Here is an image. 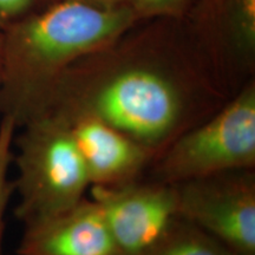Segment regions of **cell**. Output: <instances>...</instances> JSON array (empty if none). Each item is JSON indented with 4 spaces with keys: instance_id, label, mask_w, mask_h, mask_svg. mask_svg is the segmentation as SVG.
Wrapping results in <instances>:
<instances>
[{
    "instance_id": "cell-15",
    "label": "cell",
    "mask_w": 255,
    "mask_h": 255,
    "mask_svg": "<svg viewBox=\"0 0 255 255\" xmlns=\"http://www.w3.org/2000/svg\"><path fill=\"white\" fill-rule=\"evenodd\" d=\"M2 47H4V27L0 25V89L2 79Z\"/></svg>"
},
{
    "instance_id": "cell-4",
    "label": "cell",
    "mask_w": 255,
    "mask_h": 255,
    "mask_svg": "<svg viewBox=\"0 0 255 255\" xmlns=\"http://www.w3.org/2000/svg\"><path fill=\"white\" fill-rule=\"evenodd\" d=\"M239 169H255V79L171 142L144 177L176 184Z\"/></svg>"
},
{
    "instance_id": "cell-9",
    "label": "cell",
    "mask_w": 255,
    "mask_h": 255,
    "mask_svg": "<svg viewBox=\"0 0 255 255\" xmlns=\"http://www.w3.org/2000/svg\"><path fill=\"white\" fill-rule=\"evenodd\" d=\"M64 121L82 156L91 186H121L145 176L155 156L131 137L91 116Z\"/></svg>"
},
{
    "instance_id": "cell-3",
    "label": "cell",
    "mask_w": 255,
    "mask_h": 255,
    "mask_svg": "<svg viewBox=\"0 0 255 255\" xmlns=\"http://www.w3.org/2000/svg\"><path fill=\"white\" fill-rule=\"evenodd\" d=\"M12 163L18 202L14 214L23 225L50 218L87 197V168L68 123L41 113L17 129Z\"/></svg>"
},
{
    "instance_id": "cell-16",
    "label": "cell",
    "mask_w": 255,
    "mask_h": 255,
    "mask_svg": "<svg viewBox=\"0 0 255 255\" xmlns=\"http://www.w3.org/2000/svg\"><path fill=\"white\" fill-rule=\"evenodd\" d=\"M49 1H50V2H53V1H56V0H49Z\"/></svg>"
},
{
    "instance_id": "cell-2",
    "label": "cell",
    "mask_w": 255,
    "mask_h": 255,
    "mask_svg": "<svg viewBox=\"0 0 255 255\" xmlns=\"http://www.w3.org/2000/svg\"><path fill=\"white\" fill-rule=\"evenodd\" d=\"M138 21L131 6L56 0L6 25L0 117L12 120L19 129L41 113L70 66L110 45Z\"/></svg>"
},
{
    "instance_id": "cell-5",
    "label": "cell",
    "mask_w": 255,
    "mask_h": 255,
    "mask_svg": "<svg viewBox=\"0 0 255 255\" xmlns=\"http://www.w3.org/2000/svg\"><path fill=\"white\" fill-rule=\"evenodd\" d=\"M178 216L235 255H255V169H239L173 184Z\"/></svg>"
},
{
    "instance_id": "cell-10",
    "label": "cell",
    "mask_w": 255,
    "mask_h": 255,
    "mask_svg": "<svg viewBox=\"0 0 255 255\" xmlns=\"http://www.w3.org/2000/svg\"><path fill=\"white\" fill-rule=\"evenodd\" d=\"M139 255H235L202 229L178 218L154 246Z\"/></svg>"
},
{
    "instance_id": "cell-14",
    "label": "cell",
    "mask_w": 255,
    "mask_h": 255,
    "mask_svg": "<svg viewBox=\"0 0 255 255\" xmlns=\"http://www.w3.org/2000/svg\"><path fill=\"white\" fill-rule=\"evenodd\" d=\"M91 4L104 6V7H122V6H131L132 0H84Z\"/></svg>"
},
{
    "instance_id": "cell-6",
    "label": "cell",
    "mask_w": 255,
    "mask_h": 255,
    "mask_svg": "<svg viewBox=\"0 0 255 255\" xmlns=\"http://www.w3.org/2000/svg\"><path fill=\"white\" fill-rule=\"evenodd\" d=\"M182 20L229 97L254 79L255 0H195Z\"/></svg>"
},
{
    "instance_id": "cell-8",
    "label": "cell",
    "mask_w": 255,
    "mask_h": 255,
    "mask_svg": "<svg viewBox=\"0 0 255 255\" xmlns=\"http://www.w3.org/2000/svg\"><path fill=\"white\" fill-rule=\"evenodd\" d=\"M23 226L18 255H122L90 197L59 214Z\"/></svg>"
},
{
    "instance_id": "cell-1",
    "label": "cell",
    "mask_w": 255,
    "mask_h": 255,
    "mask_svg": "<svg viewBox=\"0 0 255 255\" xmlns=\"http://www.w3.org/2000/svg\"><path fill=\"white\" fill-rule=\"evenodd\" d=\"M229 98L182 19L154 18L70 66L41 113L95 117L156 157Z\"/></svg>"
},
{
    "instance_id": "cell-7",
    "label": "cell",
    "mask_w": 255,
    "mask_h": 255,
    "mask_svg": "<svg viewBox=\"0 0 255 255\" xmlns=\"http://www.w3.org/2000/svg\"><path fill=\"white\" fill-rule=\"evenodd\" d=\"M89 191L122 255L144 253L180 218L173 184L143 177L121 186H91Z\"/></svg>"
},
{
    "instance_id": "cell-12",
    "label": "cell",
    "mask_w": 255,
    "mask_h": 255,
    "mask_svg": "<svg viewBox=\"0 0 255 255\" xmlns=\"http://www.w3.org/2000/svg\"><path fill=\"white\" fill-rule=\"evenodd\" d=\"M195 0H132L139 20L154 18L182 19Z\"/></svg>"
},
{
    "instance_id": "cell-13",
    "label": "cell",
    "mask_w": 255,
    "mask_h": 255,
    "mask_svg": "<svg viewBox=\"0 0 255 255\" xmlns=\"http://www.w3.org/2000/svg\"><path fill=\"white\" fill-rule=\"evenodd\" d=\"M34 0H0V25H6L17 20L27 13Z\"/></svg>"
},
{
    "instance_id": "cell-11",
    "label": "cell",
    "mask_w": 255,
    "mask_h": 255,
    "mask_svg": "<svg viewBox=\"0 0 255 255\" xmlns=\"http://www.w3.org/2000/svg\"><path fill=\"white\" fill-rule=\"evenodd\" d=\"M17 127L13 121L0 117V255L2 254V241L5 233V214L12 194L13 181L9 180L8 170L13 156V139Z\"/></svg>"
}]
</instances>
